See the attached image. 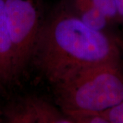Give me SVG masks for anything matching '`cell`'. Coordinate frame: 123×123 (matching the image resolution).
<instances>
[{"mask_svg": "<svg viewBox=\"0 0 123 123\" xmlns=\"http://www.w3.org/2000/svg\"><path fill=\"white\" fill-rule=\"evenodd\" d=\"M120 57L113 36L89 27L71 10L62 8L43 21L31 59L55 85L89 67L120 64Z\"/></svg>", "mask_w": 123, "mask_h": 123, "instance_id": "cell-1", "label": "cell"}, {"mask_svg": "<svg viewBox=\"0 0 123 123\" xmlns=\"http://www.w3.org/2000/svg\"><path fill=\"white\" fill-rule=\"evenodd\" d=\"M62 110L103 111L123 101V72L120 64L80 70L55 84Z\"/></svg>", "mask_w": 123, "mask_h": 123, "instance_id": "cell-2", "label": "cell"}, {"mask_svg": "<svg viewBox=\"0 0 123 123\" xmlns=\"http://www.w3.org/2000/svg\"><path fill=\"white\" fill-rule=\"evenodd\" d=\"M4 2L18 75L31 58L43 21L34 0H4Z\"/></svg>", "mask_w": 123, "mask_h": 123, "instance_id": "cell-3", "label": "cell"}, {"mask_svg": "<svg viewBox=\"0 0 123 123\" xmlns=\"http://www.w3.org/2000/svg\"><path fill=\"white\" fill-rule=\"evenodd\" d=\"M5 116L12 123H73L62 111L36 97L15 103L6 110Z\"/></svg>", "mask_w": 123, "mask_h": 123, "instance_id": "cell-4", "label": "cell"}, {"mask_svg": "<svg viewBox=\"0 0 123 123\" xmlns=\"http://www.w3.org/2000/svg\"><path fill=\"white\" fill-rule=\"evenodd\" d=\"M17 75L14 49L10 35L4 0H0V82H7Z\"/></svg>", "mask_w": 123, "mask_h": 123, "instance_id": "cell-5", "label": "cell"}, {"mask_svg": "<svg viewBox=\"0 0 123 123\" xmlns=\"http://www.w3.org/2000/svg\"><path fill=\"white\" fill-rule=\"evenodd\" d=\"M73 7L71 10L85 25L95 30L107 31L110 22L88 0H73Z\"/></svg>", "mask_w": 123, "mask_h": 123, "instance_id": "cell-6", "label": "cell"}, {"mask_svg": "<svg viewBox=\"0 0 123 123\" xmlns=\"http://www.w3.org/2000/svg\"><path fill=\"white\" fill-rule=\"evenodd\" d=\"M73 123H107L100 111L90 110H64Z\"/></svg>", "mask_w": 123, "mask_h": 123, "instance_id": "cell-7", "label": "cell"}, {"mask_svg": "<svg viewBox=\"0 0 123 123\" xmlns=\"http://www.w3.org/2000/svg\"><path fill=\"white\" fill-rule=\"evenodd\" d=\"M110 22H118V15L115 0H88Z\"/></svg>", "mask_w": 123, "mask_h": 123, "instance_id": "cell-8", "label": "cell"}, {"mask_svg": "<svg viewBox=\"0 0 123 123\" xmlns=\"http://www.w3.org/2000/svg\"><path fill=\"white\" fill-rule=\"evenodd\" d=\"M100 112L107 123H123V101L110 109Z\"/></svg>", "mask_w": 123, "mask_h": 123, "instance_id": "cell-9", "label": "cell"}, {"mask_svg": "<svg viewBox=\"0 0 123 123\" xmlns=\"http://www.w3.org/2000/svg\"><path fill=\"white\" fill-rule=\"evenodd\" d=\"M118 15V22L123 23V0H115Z\"/></svg>", "mask_w": 123, "mask_h": 123, "instance_id": "cell-10", "label": "cell"}]
</instances>
